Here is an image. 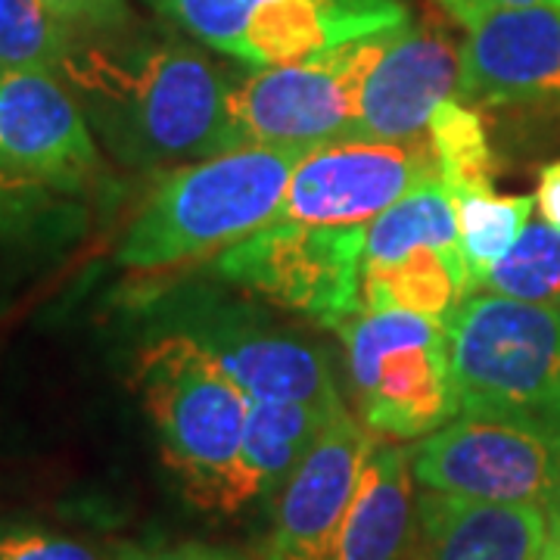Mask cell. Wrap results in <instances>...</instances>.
Listing matches in <instances>:
<instances>
[{"label":"cell","instance_id":"52a82bcc","mask_svg":"<svg viewBox=\"0 0 560 560\" xmlns=\"http://www.w3.org/2000/svg\"><path fill=\"white\" fill-rule=\"evenodd\" d=\"M364 249L368 224L271 221L219 253L215 268L231 283L340 330L361 312Z\"/></svg>","mask_w":560,"mask_h":560},{"label":"cell","instance_id":"e0dca14e","mask_svg":"<svg viewBox=\"0 0 560 560\" xmlns=\"http://www.w3.org/2000/svg\"><path fill=\"white\" fill-rule=\"evenodd\" d=\"M228 374L241 383L249 401H330L340 399L337 386L330 381L327 361L315 346L234 327V324H215L200 337Z\"/></svg>","mask_w":560,"mask_h":560},{"label":"cell","instance_id":"7c38bea8","mask_svg":"<svg viewBox=\"0 0 560 560\" xmlns=\"http://www.w3.org/2000/svg\"><path fill=\"white\" fill-rule=\"evenodd\" d=\"M460 47L433 22L401 25L361 84L355 140H420L442 101L458 97Z\"/></svg>","mask_w":560,"mask_h":560},{"label":"cell","instance_id":"83f0119b","mask_svg":"<svg viewBox=\"0 0 560 560\" xmlns=\"http://www.w3.org/2000/svg\"><path fill=\"white\" fill-rule=\"evenodd\" d=\"M44 3L84 38L116 32L128 20L125 0H44Z\"/></svg>","mask_w":560,"mask_h":560},{"label":"cell","instance_id":"7402d4cb","mask_svg":"<svg viewBox=\"0 0 560 560\" xmlns=\"http://www.w3.org/2000/svg\"><path fill=\"white\" fill-rule=\"evenodd\" d=\"M427 131L440 162V180L452 200L470 194H495V160L477 109L464 106L460 97L442 101Z\"/></svg>","mask_w":560,"mask_h":560},{"label":"cell","instance_id":"30bf717a","mask_svg":"<svg viewBox=\"0 0 560 560\" xmlns=\"http://www.w3.org/2000/svg\"><path fill=\"white\" fill-rule=\"evenodd\" d=\"M440 178L430 138L408 143H334L296 165L275 221L368 224L423 180Z\"/></svg>","mask_w":560,"mask_h":560},{"label":"cell","instance_id":"4dcf8cb0","mask_svg":"<svg viewBox=\"0 0 560 560\" xmlns=\"http://www.w3.org/2000/svg\"><path fill=\"white\" fill-rule=\"evenodd\" d=\"M536 209L539 219L560 231V160L548 162L539 175V190H536Z\"/></svg>","mask_w":560,"mask_h":560},{"label":"cell","instance_id":"8fae6325","mask_svg":"<svg viewBox=\"0 0 560 560\" xmlns=\"http://www.w3.org/2000/svg\"><path fill=\"white\" fill-rule=\"evenodd\" d=\"M377 440L340 408L278 489L265 560H330Z\"/></svg>","mask_w":560,"mask_h":560},{"label":"cell","instance_id":"484cf974","mask_svg":"<svg viewBox=\"0 0 560 560\" xmlns=\"http://www.w3.org/2000/svg\"><path fill=\"white\" fill-rule=\"evenodd\" d=\"M206 47L237 60L243 32L265 0H147Z\"/></svg>","mask_w":560,"mask_h":560},{"label":"cell","instance_id":"4fadbf2b","mask_svg":"<svg viewBox=\"0 0 560 560\" xmlns=\"http://www.w3.org/2000/svg\"><path fill=\"white\" fill-rule=\"evenodd\" d=\"M458 97L560 106V7L501 10L470 25Z\"/></svg>","mask_w":560,"mask_h":560},{"label":"cell","instance_id":"ac0fdd59","mask_svg":"<svg viewBox=\"0 0 560 560\" xmlns=\"http://www.w3.org/2000/svg\"><path fill=\"white\" fill-rule=\"evenodd\" d=\"M415 508L411 448L377 442L330 560H401L415 541Z\"/></svg>","mask_w":560,"mask_h":560},{"label":"cell","instance_id":"5bb4252c","mask_svg":"<svg viewBox=\"0 0 560 560\" xmlns=\"http://www.w3.org/2000/svg\"><path fill=\"white\" fill-rule=\"evenodd\" d=\"M551 511L541 504H492L420 489L411 560H545Z\"/></svg>","mask_w":560,"mask_h":560},{"label":"cell","instance_id":"d4e9b609","mask_svg":"<svg viewBox=\"0 0 560 560\" xmlns=\"http://www.w3.org/2000/svg\"><path fill=\"white\" fill-rule=\"evenodd\" d=\"M480 290L533 305L560 308V231L545 219H529L511 253L492 268ZM477 290V293H480Z\"/></svg>","mask_w":560,"mask_h":560},{"label":"cell","instance_id":"3957f363","mask_svg":"<svg viewBox=\"0 0 560 560\" xmlns=\"http://www.w3.org/2000/svg\"><path fill=\"white\" fill-rule=\"evenodd\" d=\"M135 393L160 436L162 458L187 499L215 514H237L249 396L194 334H165L135 359Z\"/></svg>","mask_w":560,"mask_h":560},{"label":"cell","instance_id":"ba28073f","mask_svg":"<svg viewBox=\"0 0 560 560\" xmlns=\"http://www.w3.org/2000/svg\"><path fill=\"white\" fill-rule=\"evenodd\" d=\"M411 474L427 492L551 511L560 501V440L521 420L458 415L411 445Z\"/></svg>","mask_w":560,"mask_h":560},{"label":"cell","instance_id":"9c48e42d","mask_svg":"<svg viewBox=\"0 0 560 560\" xmlns=\"http://www.w3.org/2000/svg\"><path fill=\"white\" fill-rule=\"evenodd\" d=\"M0 175L69 197L103 184L101 143L66 81L47 72H0Z\"/></svg>","mask_w":560,"mask_h":560},{"label":"cell","instance_id":"4316f807","mask_svg":"<svg viewBox=\"0 0 560 560\" xmlns=\"http://www.w3.org/2000/svg\"><path fill=\"white\" fill-rule=\"evenodd\" d=\"M0 560H116L84 539L38 523H0Z\"/></svg>","mask_w":560,"mask_h":560},{"label":"cell","instance_id":"8992f818","mask_svg":"<svg viewBox=\"0 0 560 560\" xmlns=\"http://www.w3.org/2000/svg\"><path fill=\"white\" fill-rule=\"evenodd\" d=\"M393 32L349 40L308 60L265 66L231 84V116L241 147L268 143L320 150L352 143L361 84Z\"/></svg>","mask_w":560,"mask_h":560},{"label":"cell","instance_id":"6da1fadb","mask_svg":"<svg viewBox=\"0 0 560 560\" xmlns=\"http://www.w3.org/2000/svg\"><path fill=\"white\" fill-rule=\"evenodd\" d=\"M94 138L128 168H178L241 147L231 84L187 40L88 35L62 69Z\"/></svg>","mask_w":560,"mask_h":560},{"label":"cell","instance_id":"f1b7e54d","mask_svg":"<svg viewBox=\"0 0 560 560\" xmlns=\"http://www.w3.org/2000/svg\"><path fill=\"white\" fill-rule=\"evenodd\" d=\"M116 560H249L241 551L200 545V541H184V545H160V548H138L125 545L116 551Z\"/></svg>","mask_w":560,"mask_h":560},{"label":"cell","instance_id":"1f68e13d","mask_svg":"<svg viewBox=\"0 0 560 560\" xmlns=\"http://www.w3.org/2000/svg\"><path fill=\"white\" fill-rule=\"evenodd\" d=\"M551 539L560 541V504L551 508Z\"/></svg>","mask_w":560,"mask_h":560},{"label":"cell","instance_id":"7a4b0ae2","mask_svg":"<svg viewBox=\"0 0 560 560\" xmlns=\"http://www.w3.org/2000/svg\"><path fill=\"white\" fill-rule=\"evenodd\" d=\"M308 153L312 147L246 143L162 172L128 221L116 261L156 271L237 246L278 219L290 178Z\"/></svg>","mask_w":560,"mask_h":560},{"label":"cell","instance_id":"cb8c5ba5","mask_svg":"<svg viewBox=\"0 0 560 560\" xmlns=\"http://www.w3.org/2000/svg\"><path fill=\"white\" fill-rule=\"evenodd\" d=\"M458 206L460 249L467 265L470 293H477L492 268L517 243L523 228L533 219L536 197H499V194H470L455 200Z\"/></svg>","mask_w":560,"mask_h":560},{"label":"cell","instance_id":"ffe728a7","mask_svg":"<svg viewBox=\"0 0 560 560\" xmlns=\"http://www.w3.org/2000/svg\"><path fill=\"white\" fill-rule=\"evenodd\" d=\"M420 246L433 249L448 265L464 296H470V280H467V265H464V249H460L458 206L440 178L423 180L411 194H405L389 209H383L377 219L368 221L364 268L396 265Z\"/></svg>","mask_w":560,"mask_h":560},{"label":"cell","instance_id":"5b68a950","mask_svg":"<svg viewBox=\"0 0 560 560\" xmlns=\"http://www.w3.org/2000/svg\"><path fill=\"white\" fill-rule=\"evenodd\" d=\"M364 427L423 440L458 418L445 324L405 308H364L340 327Z\"/></svg>","mask_w":560,"mask_h":560},{"label":"cell","instance_id":"d6986e66","mask_svg":"<svg viewBox=\"0 0 560 560\" xmlns=\"http://www.w3.org/2000/svg\"><path fill=\"white\" fill-rule=\"evenodd\" d=\"M346 408L342 399L330 401H253L241 458V504L280 489L296 470L320 430Z\"/></svg>","mask_w":560,"mask_h":560},{"label":"cell","instance_id":"e575fe53","mask_svg":"<svg viewBox=\"0 0 560 560\" xmlns=\"http://www.w3.org/2000/svg\"><path fill=\"white\" fill-rule=\"evenodd\" d=\"M558 504H560V501H558Z\"/></svg>","mask_w":560,"mask_h":560},{"label":"cell","instance_id":"f546056e","mask_svg":"<svg viewBox=\"0 0 560 560\" xmlns=\"http://www.w3.org/2000/svg\"><path fill=\"white\" fill-rule=\"evenodd\" d=\"M442 7L455 16V20L470 28L492 13L501 10H526V7H560V0H440Z\"/></svg>","mask_w":560,"mask_h":560},{"label":"cell","instance_id":"d6a6232c","mask_svg":"<svg viewBox=\"0 0 560 560\" xmlns=\"http://www.w3.org/2000/svg\"><path fill=\"white\" fill-rule=\"evenodd\" d=\"M548 551H551V558H555V560H560V541H555V539H551V548H548Z\"/></svg>","mask_w":560,"mask_h":560},{"label":"cell","instance_id":"836d02e7","mask_svg":"<svg viewBox=\"0 0 560 560\" xmlns=\"http://www.w3.org/2000/svg\"><path fill=\"white\" fill-rule=\"evenodd\" d=\"M0 72H3V66H0Z\"/></svg>","mask_w":560,"mask_h":560},{"label":"cell","instance_id":"2e32d148","mask_svg":"<svg viewBox=\"0 0 560 560\" xmlns=\"http://www.w3.org/2000/svg\"><path fill=\"white\" fill-rule=\"evenodd\" d=\"M88 231L81 197L0 175V312Z\"/></svg>","mask_w":560,"mask_h":560},{"label":"cell","instance_id":"603a6c76","mask_svg":"<svg viewBox=\"0 0 560 560\" xmlns=\"http://www.w3.org/2000/svg\"><path fill=\"white\" fill-rule=\"evenodd\" d=\"M79 35L44 0H0V66L62 79Z\"/></svg>","mask_w":560,"mask_h":560},{"label":"cell","instance_id":"9a60e30c","mask_svg":"<svg viewBox=\"0 0 560 560\" xmlns=\"http://www.w3.org/2000/svg\"><path fill=\"white\" fill-rule=\"evenodd\" d=\"M401 25V0H265L243 32L237 60L287 66Z\"/></svg>","mask_w":560,"mask_h":560},{"label":"cell","instance_id":"44dd1931","mask_svg":"<svg viewBox=\"0 0 560 560\" xmlns=\"http://www.w3.org/2000/svg\"><path fill=\"white\" fill-rule=\"evenodd\" d=\"M464 300V290L452 278L448 265L427 246L408 253L396 265L364 268L361 305L364 308H405L430 320L448 324Z\"/></svg>","mask_w":560,"mask_h":560},{"label":"cell","instance_id":"277c9868","mask_svg":"<svg viewBox=\"0 0 560 560\" xmlns=\"http://www.w3.org/2000/svg\"><path fill=\"white\" fill-rule=\"evenodd\" d=\"M445 334L458 415L521 420L560 440V308L480 290Z\"/></svg>","mask_w":560,"mask_h":560}]
</instances>
